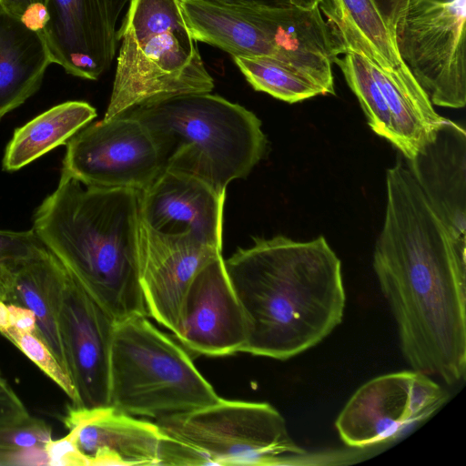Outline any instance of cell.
<instances>
[{
    "label": "cell",
    "instance_id": "obj_1",
    "mask_svg": "<svg viewBox=\"0 0 466 466\" xmlns=\"http://www.w3.org/2000/svg\"><path fill=\"white\" fill-rule=\"evenodd\" d=\"M372 266L411 370L453 386L466 374V256L402 160L386 172Z\"/></svg>",
    "mask_w": 466,
    "mask_h": 466
},
{
    "label": "cell",
    "instance_id": "obj_2",
    "mask_svg": "<svg viewBox=\"0 0 466 466\" xmlns=\"http://www.w3.org/2000/svg\"><path fill=\"white\" fill-rule=\"evenodd\" d=\"M224 264L246 319L241 352L286 360L318 345L342 322L341 262L322 236L309 241L256 238Z\"/></svg>",
    "mask_w": 466,
    "mask_h": 466
},
{
    "label": "cell",
    "instance_id": "obj_3",
    "mask_svg": "<svg viewBox=\"0 0 466 466\" xmlns=\"http://www.w3.org/2000/svg\"><path fill=\"white\" fill-rule=\"evenodd\" d=\"M140 190L86 187L61 173L33 229L86 291L120 322L147 317L140 283Z\"/></svg>",
    "mask_w": 466,
    "mask_h": 466
},
{
    "label": "cell",
    "instance_id": "obj_4",
    "mask_svg": "<svg viewBox=\"0 0 466 466\" xmlns=\"http://www.w3.org/2000/svg\"><path fill=\"white\" fill-rule=\"evenodd\" d=\"M127 114L147 129L164 170L196 177L219 194L246 177L267 148L258 117L210 92L162 98Z\"/></svg>",
    "mask_w": 466,
    "mask_h": 466
},
{
    "label": "cell",
    "instance_id": "obj_5",
    "mask_svg": "<svg viewBox=\"0 0 466 466\" xmlns=\"http://www.w3.org/2000/svg\"><path fill=\"white\" fill-rule=\"evenodd\" d=\"M116 37L120 48L105 119L148 102L213 90L179 0H130Z\"/></svg>",
    "mask_w": 466,
    "mask_h": 466
},
{
    "label": "cell",
    "instance_id": "obj_6",
    "mask_svg": "<svg viewBox=\"0 0 466 466\" xmlns=\"http://www.w3.org/2000/svg\"><path fill=\"white\" fill-rule=\"evenodd\" d=\"M163 440L161 465L309 464L314 459L289 432L279 411L267 402H216L156 420Z\"/></svg>",
    "mask_w": 466,
    "mask_h": 466
},
{
    "label": "cell",
    "instance_id": "obj_7",
    "mask_svg": "<svg viewBox=\"0 0 466 466\" xmlns=\"http://www.w3.org/2000/svg\"><path fill=\"white\" fill-rule=\"evenodd\" d=\"M181 346L147 317L116 322L110 356L109 405L155 420L219 400Z\"/></svg>",
    "mask_w": 466,
    "mask_h": 466
},
{
    "label": "cell",
    "instance_id": "obj_8",
    "mask_svg": "<svg viewBox=\"0 0 466 466\" xmlns=\"http://www.w3.org/2000/svg\"><path fill=\"white\" fill-rule=\"evenodd\" d=\"M466 0H409L398 20L396 50L434 106L466 104Z\"/></svg>",
    "mask_w": 466,
    "mask_h": 466
},
{
    "label": "cell",
    "instance_id": "obj_9",
    "mask_svg": "<svg viewBox=\"0 0 466 466\" xmlns=\"http://www.w3.org/2000/svg\"><path fill=\"white\" fill-rule=\"evenodd\" d=\"M448 399L447 390L427 374L413 370L387 373L355 391L335 427L350 448L385 444L429 419Z\"/></svg>",
    "mask_w": 466,
    "mask_h": 466
},
{
    "label": "cell",
    "instance_id": "obj_10",
    "mask_svg": "<svg viewBox=\"0 0 466 466\" xmlns=\"http://www.w3.org/2000/svg\"><path fill=\"white\" fill-rule=\"evenodd\" d=\"M66 145L61 173L86 187L143 190L164 170L147 129L127 113L86 125Z\"/></svg>",
    "mask_w": 466,
    "mask_h": 466
},
{
    "label": "cell",
    "instance_id": "obj_11",
    "mask_svg": "<svg viewBox=\"0 0 466 466\" xmlns=\"http://www.w3.org/2000/svg\"><path fill=\"white\" fill-rule=\"evenodd\" d=\"M116 324L66 266L61 329L68 374L78 396L76 408L109 406L110 356Z\"/></svg>",
    "mask_w": 466,
    "mask_h": 466
},
{
    "label": "cell",
    "instance_id": "obj_12",
    "mask_svg": "<svg viewBox=\"0 0 466 466\" xmlns=\"http://www.w3.org/2000/svg\"><path fill=\"white\" fill-rule=\"evenodd\" d=\"M46 7L47 22L41 38L52 63L72 76L98 79L116 51L114 0H46Z\"/></svg>",
    "mask_w": 466,
    "mask_h": 466
},
{
    "label": "cell",
    "instance_id": "obj_13",
    "mask_svg": "<svg viewBox=\"0 0 466 466\" xmlns=\"http://www.w3.org/2000/svg\"><path fill=\"white\" fill-rule=\"evenodd\" d=\"M173 334L196 354L220 357L241 352L248 335L246 319L222 255L191 280Z\"/></svg>",
    "mask_w": 466,
    "mask_h": 466
},
{
    "label": "cell",
    "instance_id": "obj_14",
    "mask_svg": "<svg viewBox=\"0 0 466 466\" xmlns=\"http://www.w3.org/2000/svg\"><path fill=\"white\" fill-rule=\"evenodd\" d=\"M221 252L192 233L157 231L140 218V283L148 316L174 333L191 280L207 263L222 255Z\"/></svg>",
    "mask_w": 466,
    "mask_h": 466
},
{
    "label": "cell",
    "instance_id": "obj_15",
    "mask_svg": "<svg viewBox=\"0 0 466 466\" xmlns=\"http://www.w3.org/2000/svg\"><path fill=\"white\" fill-rule=\"evenodd\" d=\"M407 167L446 228L460 254L466 256V133L443 118L428 139L407 159Z\"/></svg>",
    "mask_w": 466,
    "mask_h": 466
},
{
    "label": "cell",
    "instance_id": "obj_16",
    "mask_svg": "<svg viewBox=\"0 0 466 466\" xmlns=\"http://www.w3.org/2000/svg\"><path fill=\"white\" fill-rule=\"evenodd\" d=\"M64 423L88 466L161 465L163 434L156 422L136 419L112 406H69Z\"/></svg>",
    "mask_w": 466,
    "mask_h": 466
},
{
    "label": "cell",
    "instance_id": "obj_17",
    "mask_svg": "<svg viewBox=\"0 0 466 466\" xmlns=\"http://www.w3.org/2000/svg\"><path fill=\"white\" fill-rule=\"evenodd\" d=\"M224 200L225 194L196 177L163 170L140 190V218L154 230L192 233L222 250Z\"/></svg>",
    "mask_w": 466,
    "mask_h": 466
},
{
    "label": "cell",
    "instance_id": "obj_18",
    "mask_svg": "<svg viewBox=\"0 0 466 466\" xmlns=\"http://www.w3.org/2000/svg\"><path fill=\"white\" fill-rule=\"evenodd\" d=\"M9 269L12 285L6 303L25 307L35 314V335L48 347L68 374L61 329L66 266L45 245Z\"/></svg>",
    "mask_w": 466,
    "mask_h": 466
},
{
    "label": "cell",
    "instance_id": "obj_19",
    "mask_svg": "<svg viewBox=\"0 0 466 466\" xmlns=\"http://www.w3.org/2000/svg\"><path fill=\"white\" fill-rule=\"evenodd\" d=\"M319 7L339 55L357 53L396 78L415 80L372 0H321Z\"/></svg>",
    "mask_w": 466,
    "mask_h": 466
},
{
    "label": "cell",
    "instance_id": "obj_20",
    "mask_svg": "<svg viewBox=\"0 0 466 466\" xmlns=\"http://www.w3.org/2000/svg\"><path fill=\"white\" fill-rule=\"evenodd\" d=\"M51 63L41 36L0 6V119L39 89Z\"/></svg>",
    "mask_w": 466,
    "mask_h": 466
},
{
    "label": "cell",
    "instance_id": "obj_21",
    "mask_svg": "<svg viewBox=\"0 0 466 466\" xmlns=\"http://www.w3.org/2000/svg\"><path fill=\"white\" fill-rule=\"evenodd\" d=\"M96 116L84 101L56 105L16 128L6 146L3 168L16 171L67 141Z\"/></svg>",
    "mask_w": 466,
    "mask_h": 466
},
{
    "label": "cell",
    "instance_id": "obj_22",
    "mask_svg": "<svg viewBox=\"0 0 466 466\" xmlns=\"http://www.w3.org/2000/svg\"><path fill=\"white\" fill-rule=\"evenodd\" d=\"M232 58L255 90L277 99L292 104L323 95L317 85L281 62L267 57Z\"/></svg>",
    "mask_w": 466,
    "mask_h": 466
},
{
    "label": "cell",
    "instance_id": "obj_23",
    "mask_svg": "<svg viewBox=\"0 0 466 466\" xmlns=\"http://www.w3.org/2000/svg\"><path fill=\"white\" fill-rule=\"evenodd\" d=\"M52 431L42 420L29 416L0 426V465H49L45 445Z\"/></svg>",
    "mask_w": 466,
    "mask_h": 466
},
{
    "label": "cell",
    "instance_id": "obj_24",
    "mask_svg": "<svg viewBox=\"0 0 466 466\" xmlns=\"http://www.w3.org/2000/svg\"><path fill=\"white\" fill-rule=\"evenodd\" d=\"M0 333L18 348L70 399L73 407H78V396L73 380L62 368L53 352L35 335L20 331L13 327Z\"/></svg>",
    "mask_w": 466,
    "mask_h": 466
},
{
    "label": "cell",
    "instance_id": "obj_25",
    "mask_svg": "<svg viewBox=\"0 0 466 466\" xmlns=\"http://www.w3.org/2000/svg\"><path fill=\"white\" fill-rule=\"evenodd\" d=\"M44 246L33 228L25 231L0 229V267L10 268Z\"/></svg>",
    "mask_w": 466,
    "mask_h": 466
},
{
    "label": "cell",
    "instance_id": "obj_26",
    "mask_svg": "<svg viewBox=\"0 0 466 466\" xmlns=\"http://www.w3.org/2000/svg\"><path fill=\"white\" fill-rule=\"evenodd\" d=\"M0 6L42 36L47 22L46 0H0Z\"/></svg>",
    "mask_w": 466,
    "mask_h": 466
},
{
    "label": "cell",
    "instance_id": "obj_27",
    "mask_svg": "<svg viewBox=\"0 0 466 466\" xmlns=\"http://www.w3.org/2000/svg\"><path fill=\"white\" fill-rule=\"evenodd\" d=\"M53 466H88L86 457L78 449L74 437L68 433L59 440H49L45 445Z\"/></svg>",
    "mask_w": 466,
    "mask_h": 466
},
{
    "label": "cell",
    "instance_id": "obj_28",
    "mask_svg": "<svg viewBox=\"0 0 466 466\" xmlns=\"http://www.w3.org/2000/svg\"><path fill=\"white\" fill-rule=\"evenodd\" d=\"M30 413L0 371V426L27 419Z\"/></svg>",
    "mask_w": 466,
    "mask_h": 466
},
{
    "label": "cell",
    "instance_id": "obj_29",
    "mask_svg": "<svg viewBox=\"0 0 466 466\" xmlns=\"http://www.w3.org/2000/svg\"><path fill=\"white\" fill-rule=\"evenodd\" d=\"M383 18L389 30L392 33L402 15L409 0H372Z\"/></svg>",
    "mask_w": 466,
    "mask_h": 466
},
{
    "label": "cell",
    "instance_id": "obj_30",
    "mask_svg": "<svg viewBox=\"0 0 466 466\" xmlns=\"http://www.w3.org/2000/svg\"><path fill=\"white\" fill-rule=\"evenodd\" d=\"M7 305L10 312L11 327L20 331L35 334L36 321L35 314L25 307L9 303Z\"/></svg>",
    "mask_w": 466,
    "mask_h": 466
},
{
    "label": "cell",
    "instance_id": "obj_31",
    "mask_svg": "<svg viewBox=\"0 0 466 466\" xmlns=\"http://www.w3.org/2000/svg\"><path fill=\"white\" fill-rule=\"evenodd\" d=\"M12 285L11 271L8 268L0 267V300L6 302Z\"/></svg>",
    "mask_w": 466,
    "mask_h": 466
},
{
    "label": "cell",
    "instance_id": "obj_32",
    "mask_svg": "<svg viewBox=\"0 0 466 466\" xmlns=\"http://www.w3.org/2000/svg\"><path fill=\"white\" fill-rule=\"evenodd\" d=\"M279 5H290L302 8H313L319 5L321 0H275Z\"/></svg>",
    "mask_w": 466,
    "mask_h": 466
},
{
    "label": "cell",
    "instance_id": "obj_33",
    "mask_svg": "<svg viewBox=\"0 0 466 466\" xmlns=\"http://www.w3.org/2000/svg\"><path fill=\"white\" fill-rule=\"evenodd\" d=\"M11 327L10 312L6 302L0 300V331Z\"/></svg>",
    "mask_w": 466,
    "mask_h": 466
},
{
    "label": "cell",
    "instance_id": "obj_34",
    "mask_svg": "<svg viewBox=\"0 0 466 466\" xmlns=\"http://www.w3.org/2000/svg\"><path fill=\"white\" fill-rule=\"evenodd\" d=\"M130 0H114L115 3V9L117 17L119 18V15H121L123 9L127 6V5L129 3Z\"/></svg>",
    "mask_w": 466,
    "mask_h": 466
},
{
    "label": "cell",
    "instance_id": "obj_35",
    "mask_svg": "<svg viewBox=\"0 0 466 466\" xmlns=\"http://www.w3.org/2000/svg\"><path fill=\"white\" fill-rule=\"evenodd\" d=\"M215 1H226V2H236V1H253V2H262L268 4H277L275 0H215ZM279 5V4H277Z\"/></svg>",
    "mask_w": 466,
    "mask_h": 466
}]
</instances>
